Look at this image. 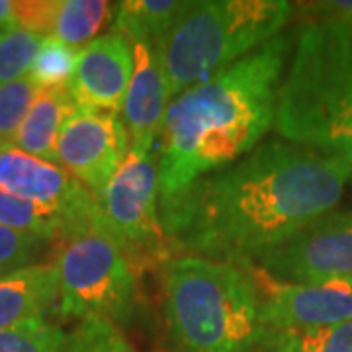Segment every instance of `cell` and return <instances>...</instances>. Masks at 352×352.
<instances>
[{
	"label": "cell",
	"mask_w": 352,
	"mask_h": 352,
	"mask_svg": "<svg viewBox=\"0 0 352 352\" xmlns=\"http://www.w3.org/2000/svg\"><path fill=\"white\" fill-rule=\"evenodd\" d=\"M349 178L337 157L272 139L194 182L161 210V221L178 251L247 264L333 214Z\"/></svg>",
	"instance_id": "1"
},
{
	"label": "cell",
	"mask_w": 352,
	"mask_h": 352,
	"mask_svg": "<svg viewBox=\"0 0 352 352\" xmlns=\"http://www.w3.org/2000/svg\"><path fill=\"white\" fill-rule=\"evenodd\" d=\"M292 38L268 39L170 102L157 141L161 210L204 176L241 161L274 126Z\"/></svg>",
	"instance_id": "2"
},
{
	"label": "cell",
	"mask_w": 352,
	"mask_h": 352,
	"mask_svg": "<svg viewBox=\"0 0 352 352\" xmlns=\"http://www.w3.org/2000/svg\"><path fill=\"white\" fill-rule=\"evenodd\" d=\"M274 127L340 159L352 178V25L309 20L280 87Z\"/></svg>",
	"instance_id": "3"
},
{
	"label": "cell",
	"mask_w": 352,
	"mask_h": 352,
	"mask_svg": "<svg viewBox=\"0 0 352 352\" xmlns=\"http://www.w3.org/2000/svg\"><path fill=\"white\" fill-rule=\"evenodd\" d=\"M163 311L180 352H254L264 333L254 278L227 261L194 254L168 261Z\"/></svg>",
	"instance_id": "4"
},
{
	"label": "cell",
	"mask_w": 352,
	"mask_h": 352,
	"mask_svg": "<svg viewBox=\"0 0 352 352\" xmlns=\"http://www.w3.org/2000/svg\"><path fill=\"white\" fill-rule=\"evenodd\" d=\"M294 12L284 0L186 2L159 45L175 100L276 38Z\"/></svg>",
	"instance_id": "5"
},
{
	"label": "cell",
	"mask_w": 352,
	"mask_h": 352,
	"mask_svg": "<svg viewBox=\"0 0 352 352\" xmlns=\"http://www.w3.org/2000/svg\"><path fill=\"white\" fill-rule=\"evenodd\" d=\"M59 314L126 321L135 302V270L100 217L59 239Z\"/></svg>",
	"instance_id": "6"
},
{
	"label": "cell",
	"mask_w": 352,
	"mask_h": 352,
	"mask_svg": "<svg viewBox=\"0 0 352 352\" xmlns=\"http://www.w3.org/2000/svg\"><path fill=\"white\" fill-rule=\"evenodd\" d=\"M96 198L102 227L124 249L131 268L170 256L173 247L161 221L159 170L151 155L127 153Z\"/></svg>",
	"instance_id": "7"
},
{
	"label": "cell",
	"mask_w": 352,
	"mask_h": 352,
	"mask_svg": "<svg viewBox=\"0 0 352 352\" xmlns=\"http://www.w3.org/2000/svg\"><path fill=\"white\" fill-rule=\"evenodd\" d=\"M247 264L282 284L352 280V214L323 215Z\"/></svg>",
	"instance_id": "8"
},
{
	"label": "cell",
	"mask_w": 352,
	"mask_h": 352,
	"mask_svg": "<svg viewBox=\"0 0 352 352\" xmlns=\"http://www.w3.org/2000/svg\"><path fill=\"white\" fill-rule=\"evenodd\" d=\"M129 153L126 124L118 113L76 110L57 139V161L98 196Z\"/></svg>",
	"instance_id": "9"
},
{
	"label": "cell",
	"mask_w": 352,
	"mask_h": 352,
	"mask_svg": "<svg viewBox=\"0 0 352 352\" xmlns=\"http://www.w3.org/2000/svg\"><path fill=\"white\" fill-rule=\"evenodd\" d=\"M241 266L254 278L264 329L325 327L352 319V280L349 278L321 284H282L252 264Z\"/></svg>",
	"instance_id": "10"
},
{
	"label": "cell",
	"mask_w": 352,
	"mask_h": 352,
	"mask_svg": "<svg viewBox=\"0 0 352 352\" xmlns=\"http://www.w3.org/2000/svg\"><path fill=\"white\" fill-rule=\"evenodd\" d=\"M0 190L61 210L71 219L73 229L100 217L98 198L69 170L12 145L0 147Z\"/></svg>",
	"instance_id": "11"
},
{
	"label": "cell",
	"mask_w": 352,
	"mask_h": 352,
	"mask_svg": "<svg viewBox=\"0 0 352 352\" xmlns=\"http://www.w3.org/2000/svg\"><path fill=\"white\" fill-rule=\"evenodd\" d=\"M133 75V47L120 34L88 41L78 53L69 92L78 110L120 113Z\"/></svg>",
	"instance_id": "12"
},
{
	"label": "cell",
	"mask_w": 352,
	"mask_h": 352,
	"mask_svg": "<svg viewBox=\"0 0 352 352\" xmlns=\"http://www.w3.org/2000/svg\"><path fill=\"white\" fill-rule=\"evenodd\" d=\"M133 75L124 98V124L129 135V151L151 155L163 131L170 106V88L164 73L159 45L133 43Z\"/></svg>",
	"instance_id": "13"
},
{
	"label": "cell",
	"mask_w": 352,
	"mask_h": 352,
	"mask_svg": "<svg viewBox=\"0 0 352 352\" xmlns=\"http://www.w3.org/2000/svg\"><path fill=\"white\" fill-rule=\"evenodd\" d=\"M59 300V274L55 263L30 264L0 278V331L45 317Z\"/></svg>",
	"instance_id": "14"
},
{
	"label": "cell",
	"mask_w": 352,
	"mask_h": 352,
	"mask_svg": "<svg viewBox=\"0 0 352 352\" xmlns=\"http://www.w3.org/2000/svg\"><path fill=\"white\" fill-rule=\"evenodd\" d=\"M75 100L63 88H39L32 110L20 126L12 147L50 163H57V139L65 122L76 112Z\"/></svg>",
	"instance_id": "15"
},
{
	"label": "cell",
	"mask_w": 352,
	"mask_h": 352,
	"mask_svg": "<svg viewBox=\"0 0 352 352\" xmlns=\"http://www.w3.org/2000/svg\"><path fill=\"white\" fill-rule=\"evenodd\" d=\"M186 2L178 0H126L118 4L113 32L133 43H161Z\"/></svg>",
	"instance_id": "16"
},
{
	"label": "cell",
	"mask_w": 352,
	"mask_h": 352,
	"mask_svg": "<svg viewBox=\"0 0 352 352\" xmlns=\"http://www.w3.org/2000/svg\"><path fill=\"white\" fill-rule=\"evenodd\" d=\"M256 349L268 352H352V319L325 327L264 329Z\"/></svg>",
	"instance_id": "17"
},
{
	"label": "cell",
	"mask_w": 352,
	"mask_h": 352,
	"mask_svg": "<svg viewBox=\"0 0 352 352\" xmlns=\"http://www.w3.org/2000/svg\"><path fill=\"white\" fill-rule=\"evenodd\" d=\"M0 226L32 233L43 241H59L73 229L71 219L61 210L18 198L4 190H0Z\"/></svg>",
	"instance_id": "18"
},
{
	"label": "cell",
	"mask_w": 352,
	"mask_h": 352,
	"mask_svg": "<svg viewBox=\"0 0 352 352\" xmlns=\"http://www.w3.org/2000/svg\"><path fill=\"white\" fill-rule=\"evenodd\" d=\"M112 14L106 0H61L53 36L71 47H80L92 39Z\"/></svg>",
	"instance_id": "19"
},
{
	"label": "cell",
	"mask_w": 352,
	"mask_h": 352,
	"mask_svg": "<svg viewBox=\"0 0 352 352\" xmlns=\"http://www.w3.org/2000/svg\"><path fill=\"white\" fill-rule=\"evenodd\" d=\"M80 50L71 47L55 36L43 38L36 63L30 71V78L39 88H63L69 87L75 75Z\"/></svg>",
	"instance_id": "20"
},
{
	"label": "cell",
	"mask_w": 352,
	"mask_h": 352,
	"mask_svg": "<svg viewBox=\"0 0 352 352\" xmlns=\"http://www.w3.org/2000/svg\"><path fill=\"white\" fill-rule=\"evenodd\" d=\"M43 38L22 28L0 32V85L28 76L36 63Z\"/></svg>",
	"instance_id": "21"
},
{
	"label": "cell",
	"mask_w": 352,
	"mask_h": 352,
	"mask_svg": "<svg viewBox=\"0 0 352 352\" xmlns=\"http://www.w3.org/2000/svg\"><path fill=\"white\" fill-rule=\"evenodd\" d=\"M61 352H133L120 327L106 319H82L65 333Z\"/></svg>",
	"instance_id": "22"
},
{
	"label": "cell",
	"mask_w": 352,
	"mask_h": 352,
	"mask_svg": "<svg viewBox=\"0 0 352 352\" xmlns=\"http://www.w3.org/2000/svg\"><path fill=\"white\" fill-rule=\"evenodd\" d=\"M38 94L39 87L30 75L20 80L0 85V147L12 145Z\"/></svg>",
	"instance_id": "23"
},
{
	"label": "cell",
	"mask_w": 352,
	"mask_h": 352,
	"mask_svg": "<svg viewBox=\"0 0 352 352\" xmlns=\"http://www.w3.org/2000/svg\"><path fill=\"white\" fill-rule=\"evenodd\" d=\"M65 333L38 317L22 325L0 331V352H61Z\"/></svg>",
	"instance_id": "24"
},
{
	"label": "cell",
	"mask_w": 352,
	"mask_h": 352,
	"mask_svg": "<svg viewBox=\"0 0 352 352\" xmlns=\"http://www.w3.org/2000/svg\"><path fill=\"white\" fill-rule=\"evenodd\" d=\"M41 243L43 239L32 233L0 226V278L30 266Z\"/></svg>",
	"instance_id": "25"
},
{
	"label": "cell",
	"mask_w": 352,
	"mask_h": 352,
	"mask_svg": "<svg viewBox=\"0 0 352 352\" xmlns=\"http://www.w3.org/2000/svg\"><path fill=\"white\" fill-rule=\"evenodd\" d=\"M59 6L61 0H18L14 2V20L18 28L47 38L53 36Z\"/></svg>",
	"instance_id": "26"
},
{
	"label": "cell",
	"mask_w": 352,
	"mask_h": 352,
	"mask_svg": "<svg viewBox=\"0 0 352 352\" xmlns=\"http://www.w3.org/2000/svg\"><path fill=\"white\" fill-rule=\"evenodd\" d=\"M305 12L314 16L315 22L352 25V0H333V2H311L303 4Z\"/></svg>",
	"instance_id": "27"
},
{
	"label": "cell",
	"mask_w": 352,
	"mask_h": 352,
	"mask_svg": "<svg viewBox=\"0 0 352 352\" xmlns=\"http://www.w3.org/2000/svg\"><path fill=\"white\" fill-rule=\"evenodd\" d=\"M8 28H18L14 20V2L12 0H0V32Z\"/></svg>",
	"instance_id": "28"
},
{
	"label": "cell",
	"mask_w": 352,
	"mask_h": 352,
	"mask_svg": "<svg viewBox=\"0 0 352 352\" xmlns=\"http://www.w3.org/2000/svg\"><path fill=\"white\" fill-rule=\"evenodd\" d=\"M254 352H268V351H263V349H256V351Z\"/></svg>",
	"instance_id": "29"
}]
</instances>
